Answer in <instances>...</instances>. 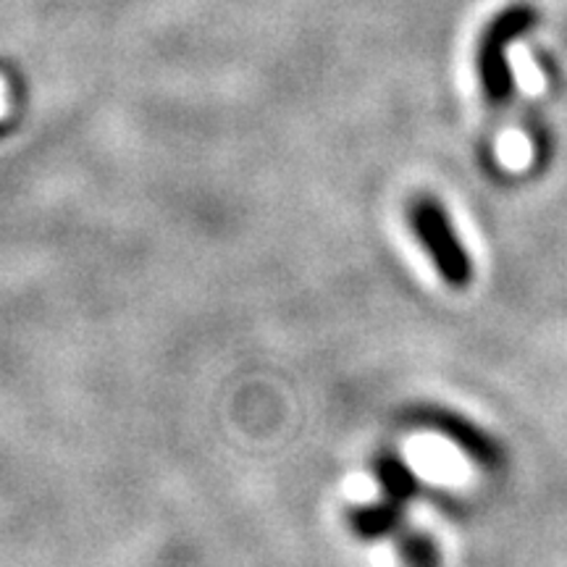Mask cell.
Wrapping results in <instances>:
<instances>
[{
	"label": "cell",
	"mask_w": 567,
	"mask_h": 567,
	"mask_svg": "<svg viewBox=\"0 0 567 567\" xmlns=\"http://www.w3.org/2000/svg\"><path fill=\"white\" fill-rule=\"evenodd\" d=\"M410 224H413L415 237L423 243L442 279L455 289L467 287L473 279V260L465 245L460 243L444 205H439L434 197H421L410 208Z\"/></svg>",
	"instance_id": "1"
},
{
	"label": "cell",
	"mask_w": 567,
	"mask_h": 567,
	"mask_svg": "<svg viewBox=\"0 0 567 567\" xmlns=\"http://www.w3.org/2000/svg\"><path fill=\"white\" fill-rule=\"evenodd\" d=\"M536 24V13L528 6H513L492 21L478 45V76L488 103L507 105L513 97V69L507 61V48L517 34Z\"/></svg>",
	"instance_id": "2"
},
{
	"label": "cell",
	"mask_w": 567,
	"mask_h": 567,
	"mask_svg": "<svg viewBox=\"0 0 567 567\" xmlns=\"http://www.w3.org/2000/svg\"><path fill=\"white\" fill-rule=\"evenodd\" d=\"M400 505L394 502H373V505L354 507L350 513V528L360 538H386L392 534H400L405 526V517H402Z\"/></svg>",
	"instance_id": "3"
},
{
	"label": "cell",
	"mask_w": 567,
	"mask_h": 567,
	"mask_svg": "<svg viewBox=\"0 0 567 567\" xmlns=\"http://www.w3.org/2000/svg\"><path fill=\"white\" fill-rule=\"evenodd\" d=\"M429 423L434 425V429L444 431L450 439H455L457 446H463L467 455L481 460V463H494L496 455H499L492 439H486L476 429V425L460 421V417H455V415H436V417H431Z\"/></svg>",
	"instance_id": "4"
},
{
	"label": "cell",
	"mask_w": 567,
	"mask_h": 567,
	"mask_svg": "<svg viewBox=\"0 0 567 567\" xmlns=\"http://www.w3.org/2000/svg\"><path fill=\"white\" fill-rule=\"evenodd\" d=\"M375 478H379L381 488H384V496L394 505L405 507L410 499L417 496V481L413 471L405 465V460L386 455L375 463Z\"/></svg>",
	"instance_id": "5"
},
{
	"label": "cell",
	"mask_w": 567,
	"mask_h": 567,
	"mask_svg": "<svg viewBox=\"0 0 567 567\" xmlns=\"http://www.w3.org/2000/svg\"><path fill=\"white\" fill-rule=\"evenodd\" d=\"M396 547H400V555L408 567H439V549L429 536L400 530Z\"/></svg>",
	"instance_id": "6"
}]
</instances>
